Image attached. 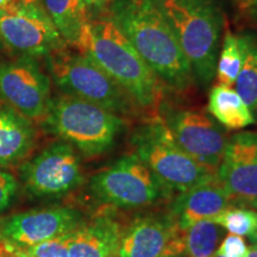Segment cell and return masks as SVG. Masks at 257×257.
<instances>
[{
    "mask_svg": "<svg viewBox=\"0 0 257 257\" xmlns=\"http://www.w3.org/2000/svg\"><path fill=\"white\" fill-rule=\"evenodd\" d=\"M105 16L162 83L184 91L194 81L191 64L155 0H111Z\"/></svg>",
    "mask_w": 257,
    "mask_h": 257,
    "instance_id": "cell-1",
    "label": "cell"
},
{
    "mask_svg": "<svg viewBox=\"0 0 257 257\" xmlns=\"http://www.w3.org/2000/svg\"><path fill=\"white\" fill-rule=\"evenodd\" d=\"M75 47L117 82L138 107L153 111L157 107L162 82L107 16L89 19Z\"/></svg>",
    "mask_w": 257,
    "mask_h": 257,
    "instance_id": "cell-2",
    "label": "cell"
},
{
    "mask_svg": "<svg viewBox=\"0 0 257 257\" xmlns=\"http://www.w3.org/2000/svg\"><path fill=\"white\" fill-rule=\"evenodd\" d=\"M188 60L194 75L207 86L216 76L224 18L216 0H155Z\"/></svg>",
    "mask_w": 257,
    "mask_h": 257,
    "instance_id": "cell-3",
    "label": "cell"
},
{
    "mask_svg": "<svg viewBox=\"0 0 257 257\" xmlns=\"http://www.w3.org/2000/svg\"><path fill=\"white\" fill-rule=\"evenodd\" d=\"M40 121L48 134L69 143L86 157L108 152L125 128L120 115L66 94L50 99Z\"/></svg>",
    "mask_w": 257,
    "mask_h": 257,
    "instance_id": "cell-4",
    "label": "cell"
},
{
    "mask_svg": "<svg viewBox=\"0 0 257 257\" xmlns=\"http://www.w3.org/2000/svg\"><path fill=\"white\" fill-rule=\"evenodd\" d=\"M131 146L135 155L170 192H187L217 176L176 144L160 118L138 126L131 136Z\"/></svg>",
    "mask_w": 257,
    "mask_h": 257,
    "instance_id": "cell-5",
    "label": "cell"
},
{
    "mask_svg": "<svg viewBox=\"0 0 257 257\" xmlns=\"http://www.w3.org/2000/svg\"><path fill=\"white\" fill-rule=\"evenodd\" d=\"M51 81L63 94L75 96L118 115L131 114L136 104L89 57L64 48L46 56Z\"/></svg>",
    "mask_w": 257,
    "mask_h": 257,
    "instance_id": "cell-6",
    "label": "cell"
},
{
    "mask_svg": "<svg viewBox=\"0 0 257 257\" xmlns=\"http://www.w3.org/2000/svg\"><path fill=\"white\" fill-rule=\"evenodd\" d=\"M89 187L101 202L124 208L148 206L172 193L135 154L93 176Z\"/></svg>",
    "mask_w": 257,
    "mask_h": 257,
    "instance_id": "cell-7",
    "label": "cell"
},
{
    "mask_svg": "<svg viewBox=\"0 0 257 257\" xmlns=\"http://www.w3.org/2000/svg\"><path fill=\"white\" fill-rule=\"evenodd\" d=\"M0 42L18 56L46 57L66 43L41 3L16 2L0 9Z\"/></svg>",
    "mask_w": 257,
    "mask_h": 257,
    "instance_id": "cell-8",
    "label": "cell"
},
{
    "mask_svg": "<svg viewBox=\"0 0 257 257\" xmlns=\"http://www.w3.org/2000/svg\"><path fill=\"white\" fill-rule=\"evenodd\" d=\"M21 179L36 198L62 197L82 184L79 157L69 143L56 142L22 166Z\"/></svg>",
    "mask_w": 257,
    "mask_h": 257,
    "instance_id": "cell-9",
    "label": "cell"
},
{
    "mask_svg": "<svg viewBox=\"0 0 257 257\" xmlns=\"http://www.w3.org/2000/svg\"><path fill=\"white\" fill-rule=\"evenodd\" d=\"M51 79L37 59L17 56L0 63V99L31 120H41L50 101Z\"/></svg>",
    "mask_w": 257,
    "mask_h": 257,
    "instance_id": "cell-10",
    "label": "cell"
},
{
    "mask_svg": "<svg viewBox=\"0 0 257 257\" xmlns=\"http://www.w3.org/2000/svg\"><path fill=\"white\" fill-rule=\"evenodd\" d=\"M162 120L187 155L217 174L227 138L216 119L194 108H180L166 111Z\"/></svg>",
    "mask_w": 257,
    "mask_h": 257,
    "instance_id": "cell-11",
    "label": "cell"
},
{
    "mask_svg": "<svg viewBox=\"0 0 257 257\" xmlns=\"http://www.w3.org/2000/svg\"><path fill=\"white\" fill-rule=\"evenodd\" d=\"M83 223L81 212L70 207L29 211L0 219V239L17 250L59 238Z\"/></svg>",
    "mask_w": 257,
    "mask_h": 257,
    "instance_id": "cell-12",
    "label": "cell"
},
{
    "mask_svg": "<svg viewBox=\"0 0 257 257\" xmlns=\"http://www.w3.org/2000/svg\"><path fill=\"white\" fill-rule=\"evenodd\" d=\"M217 179L231 202L251 205L257 199V134L239 133L227 140Z\"/></svg>",
    "mask_w": 257,
    "mask_h": 257,
    "instance_id": "cell-13",
    "label": "cell"
},
{
    "mask_svg": "<svg viewBox=\"0 0 257 257\" xmlns=\"http://www.w3.org/2000/svg\"><path fill=\"white\" fill-rule=\"evenodd\" d=\"M185 233L170 214L135 220L121 234L118 257H170L185 253Z\"/></svg>",
    "mask_w": 257,
    "mask_h": 257,
    "instance_id": "cell-14",
    "label": "cell"
},
{
    "mask_svg": "<svg viewBox=\"0 0 257 257\" xmlns=\"http://www.w3.org/2000/svg\"><path fill=\"white\" fill-rule=\"evenodd\" d=\"M227 193L217 176L198 187L180 193L173 201L169 214L186 231L200 220L214 219L230 206Z\"/></svg>",
    "mask_w": 257,
    "mask_h": 257,
    "instance_id": "cell-15",
    "label": "cell"
},
{
    "mask_svg": "<svg viewBox=\"0 0 257 257\" xmlns=\"http://www.w3.org/2000/svg\"><path fill=\"white\" fill-rule=\"evenodd\" d=\"M123 230L113 218L102 214L67 234L69 257H115Z\"/></svg>",
    "mask_w": 257,
    "mask_h": 257,
    "instance_id": "cell-16",
    "label": "cell"
},
{
    "mask_svg": "<svg viewBox=\"0 0 257 257\" xmlns=\"http://www.w3.org/2000/svg\"><path fill=\"white\" fill-rule=\"evenodd\" d=\"M25 115L8 105L0 106V168L28 157L36 142V128Z\"/></svg>",
    "mask_w": 257,
    "mask_h": 257,
    "instance_id": "cell-17",
    "label": "cell"
},
{
    "mask_svg": "<svg viewBox=\"0 0 257 257\" xmlns=\"http://www.w3.org/2000/svg\"><path fill=\"white\" fill-rule=\"evenodd\" d=\"M208 112L229 130H240L255 123V117L236 89L216 85L208 94Z\"/></svg>",
    "mask_w": 257,
    "mask_h": 257,
    "instance_id": "cell-18",
    "label": "cell"
},
{
    "mask_svg": "<svg viewBox=\"0 0 257 257\" xmlns=\"http://www.w3.org/2000/svg\"><path fill=\"white\" fill-rule=\"evenodd\" d=\"M41 3L64 43L75 47L91 19L82 0H41Z\"/></svg>",
    "mask_w": 257,
    "mask_h": 257,
    "instance_id": "cell-19",
    "label": "cell"
},
{
    "mask_svg": "<svg viewBox=\"0 0 257 257\" xmlns=\"http://www.w3.org/2000/svg\"><path fill=\"white\" fill-rule=\"evenodd\" d=\"M238 37L243 51V63L234 87L255 114L257 112V38L252 35H240Z\"/></svg>",
    "mask_w": 257,
    "mask_h": 257,
    "instance_id": "cell-20",
    "label": "cell"
},
{
    "mask_svg": "<svg viewBox=\"0 0 257 257\" xmlns=\"http://www.w3.org/2000/svg\"><path fill=\"white\" fill-rule=\"evenodd\" d=\"M225 229L213 219L200 220L186 230L185 253L188 257H212L224 239Z\"/></svg>",
    "mask_w": 257,
    "mask_h": 257,
    "instance_id": "cell-21",
    "label": "cell"
},
{
    "mask_svg": "<svg viewBox=\"0 0 257 257\" xmlns=\"http://www.w3.org/2000/svg\"><path fill=\"white\" fill-rule=\"evenodd\" d=\"M242 63L243 51L239 37L227 30L224 35L223 44L217 60L216 78L218 85L229 86V87L234 86L242 68Z\"/></svg>",
    "mask_w": 257,
    "mask_h": 257,
    "instance_id": "cell-22",
    "label": "cell"
},
{
    "mask_svg": "<svg viewBox=\"0 0 257 257\" xmlns=\"http://www.w3.org/2000/svg\"><path fill=\"white\" fill-rule=\"evenodd\" d=\"M236 236L251 237L255 232L257 223V213L243 207H227L219 216L213 219Z\"/></svg>",
    "mask_w": 257,
    "mask_h": 257,
    "instance_id": "cell-23",
    "label": "cell"
},
{
    "mask_svg": "<svg viewBox=\"0 0 257 257\" xmlns=\"http://www.w3.org/2000/svg\"><path fill=\"white\" fill-rule=\"evenodd\" d=\"M19 251L23 253L24 257H69L67 234L59 238L38 243Z\"/></svg>",
    "mask_w": 257,
    "mask_h": 257,
    "instance_id": "cell-24",
    "label": "cell"
},
{
    "mask_svg": "<svg viewBox=\"0 0 257 257\" xmlns=\"http://www.w3.org/2000/svg\"><path fill=\"white\" fill-rule=\"evenodd\" d=\"M246 252L248 246L244 239L240 238V236L230 233L225 236L216 253L223 257H245Z\"/></svg>",
    "mask_w": 257,
    "mask_h": 257,
    "instance_id": "cell-25",
    "label": "cell"
},
{
    "mask_svg": "<svg viewBox=\"0 0 257 257\" xmlns=\"http://www.w3.org/2000/svg\"><path fill=\"white\" fill-rule=\"evenodd\" d=\"M17 180L12 174L4 170H0V212L6 210L17 192Z\"/></svg>",
    "mask_w": 257,
    "mask_h": 257,
    "instance_id": "cell-26",
    "label": "cell"
},
{
    "mask_svg": "<svg viewBox=\"0 0 257 257\" xmlns=\"http://www.w3.org/2000/svg\"><path fill=\"white\" fill-rule=\"evenodd\" d=\"M82 3L87 9L89 17L95 18L106 14L111 0H82Z\"/></svg>",
    "mask_w": 257,
    "mask_h": 257,
    "instance_id": "cell-27",
    "label": "cell"
},
{
    "mask_svg": "<svg viewBox=\"0 0 257 257\" xmlns=\"http://www.w3.org/2000/svg\"><path fill=\"white\" fill-rule=\"evenodd\" d=\"M239 5L252 18H257V0H239Z\"/></svg>",
    "mask_w": 257,
    "mask_h": 257,
    "instance_id": "cell-28",
    "label": "cell"
},
{
    "mask_svg": "<svg viewBox=\"0 0 257 257\" xmlns=\"http://www.w3.org/2000/svg\"><path fill=\"white\" fill-rule=\"evenodd\" d=\"M245 257H257V242L253 243V245L248 250Z\"/></svg>",
    "mask_w": 257,
    "mask_h": 257,
    "instance_id": "cell-29",
    "label": "cell"
},
{
    "mask_svg": "<svg viewBox=\"0 0 257 257\" xmlns=\"http://www.w3.org/2000/svg\"><path fill=\"white\" fill-rule=\"evenodd\" d=\"M16 2H18V0H0V9L8 8V6L12 5Z\"/></svg>",
    "mask_w": 257,
    "mask_h": 257,
    "instance_id": "cell-30",
    "label": "cell"
},
{
    "mask_svg": "<svg viewBox=\"0 0 257 257\" xmlns=\"http://www.w3.org/2000/svg\"><path fill=\"white\" fill-rule=\"evenodd\" d=\"M249 239H251V242H253V243L257 242V223H256V227H255V232L252 233L251 237H249Z\"/></svg>",
    "mask_w": 257,
    "mask_h": 257,
    "instance_id": "cell-31",
    "label": "cell"
},
{
    "mask_svg": "<svg viewBox=\"0 0 257 257\" xmlns=\"http://www.w3.org/2000/svg\"><path fill=\"white\" fill-rule=\"evenodd\" d=\"M19 2L24 3V4H32V3H41V0H19Z\"/></svg>",
    "mask_w": 257,
    "mask_h": 257,
    "instance_id": "cell-32",
    "label": "cell"
},
{
    "mask_svg": "<svg viewBox=\"0 0 257 257\" xmlns=\"http://www.w3.org/2000/svg\"><path fill=\"white\" fill-rule=\"evenodd\" d=\"M170 257H188L186 253H181V255H176V256H170Z\"/></svg>",
    "mask_w": 257,
    "mask_h": 257,
    "instance_id": "cell-33",
    "label": "cell"
},
{
    "mask_svg": "<svg viewBox=\"0 0 257 257\" xmlns=\"http://www.w3.org/2000/svg\"><path fill=\"white\" fill-rule=\"evenodd\" d=\"M251 206H253V207H255V208H256V210H257V199H256V200H255V201H253V202H252V204H251Z\"/></svg>",
    "mask_w": 257,
    "mask_h": 257,
    "instance_id": "cell-34",
    "label": "cell"
},
{
    "mask_svg": "<svg viewBox=\"0 0 257 257\" xmlns=\"http://www.w3.org/2000/svg\"><path fill=\"white\" fill-rule=\"evenodd\" d=\"M3 49H4V46H3V43L0 42V50H3Z\"/></svg>",
    "mask_w": 257,
    "mask_h": 257,
    "instance_id": "cell-35",
    "label": "cell"
},
{
    "mask_svg": "<svg viewBox=\"0 0 257 257\" xmlns=\"http://www.w3.org/2000/svg\"><path fill=\"white\" fill-rule=\"evenodd\" d=\"M212 257H223V256H220V255H218V253H214V255H213V256H212Z\"/></svg>",
    "mask_w": 257,
    "mask_h": 257,
    "instance_id": "cell-36",
    "label": "cell"
},
{
    "mask_svg": "<svg viewBox=\"0 0 257 257\" xmlns=\"http://www.w3.org/2000/svg\"><path fill=\"white\" fill-rule=\"evenodd\" d=\"M21 253H22V252H21ZM22 256H23V253H22ZM23 257H24V256H23Z\"/></svg>",
    "mask_w": 257,
    "mask_h": 257,
    "instance_id": "cell-37",
    "label": "cell"
},
{
    "mask_svg": "<svg viewBox=\"0 0 257 257\" xmlns=\"http://www.w3.org/2000/svg\"><path fill=\"white\" fill-rule=\"evenodd\" d=\"M255 114H257V112H256V113H255Z\"/></svg>",
    "mask_w": 257,
    "mask_h": 257,
    "instance_id": "cell-38",
    "label": "cell"
}]
</instances>
